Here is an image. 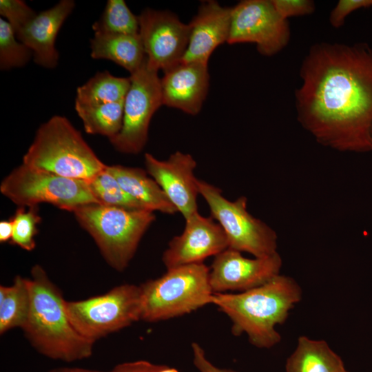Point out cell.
Instances as JSON below:
<instances>
[{
  "mask_svg": "<svg viewBox=\"0 0 372 372\" xmlns=\"http://www.w3.org/2000/svg\"><path fill=\"white\" fill-rule=\"evenodd\" d=\"M0 192L23 207L49 203L73 212L85 205L99 204L87 182L32 168L23 163L2 180Z\"/></svg>",
  "mask_w": 372,
  "mask_h": 372,
  "instance_id": "8",
  "label": "cell"
},
{
  "mask_svg": "<svg viewBox=\"0 0 372 372\" xmlns=\"http://www.w3.org/2000/svg\"><path fill=\"white\" fill-rule=\"evenodd\" d=\"M282 265L278 252L247 258L241 252L227 248L215 256L209 268L210 285L214 293L245 291L279 275Z\"/></svg>",
  "mask_w": 372,
  "mask_h": 372,
  "instance_id": "13",
  "label": "cell"
},
{
  "mask_svg": "<svg viewBox=\"0 0 372 372\" xmlns=\"http://www.w3.org/2000/svg\"><path fill=\"white\" fill-rule=\"evenodd\" d=\"M30 308L28 278L17 276L10 286H0V333L25 324Z\"/></svg>",
  "mask_w": 372,
  "mask_h": 372,
  "instance_id": "23",
  "label": "cell"
},
{
  "mask_svg": "<svg viewBox=\"0 0 372 372\" xmlns=\"http://www.w3.org/2000/svg\"><path fill=\"white\" fill-rule=\"evenodd\" d=\"M371 6L372 0H340L330 12L329 22L333 28H340L351 12Z\"/></svg>",
  "mask_w": 372,
  "mask_h": 372,
  "instance_id": "31",
  "label": "cell"
},
{
  "mask_svg": "<svg viewBox=\"0 0 372 372\" xmlns=\"http://www.w3.org/2000/svg\"><path fill=\"white\" fill-rule=\"evenodd\" d=\"M73 213L92 237L107 263L118 271L127 267L143 236L155 220L150 210L97 203L81 206Z\"/></svg>",
  "mask_w": 372,
  "mask_h": 372,
  "instance_id": "5",
  "label": "cell"
},
{
  "mask_svg": "<svg viewBox=\"0 0 372 372\" xmlns=\"http://www.w3.org/2000/svg\"><path fill=\"white\" fill-rule=\"evenodd\" d=\"M342 358L324 340L298 338L297 346L287 358L285 372H344Z\"/></svg>",
  "mask_w": 372,
  "mask_h": 372,
  "instance_id": "21",
  "label": "cell"
},
{
  "mask_svg": "<svg viewBox=\"0 0 372 372\" xmlns=\"http://www.w3.org/2000/svg\"><path fill=\"white\" fill-rule=\"evenodd\" d=\"M295 92L297 118L320 144L341 152L372 151V48L312 45Z\"/></svg>",
  "mask_w": 372,
  "mask_h": 372,
  "instance_id": "1",
  "label": "cell"
},
{
  "mask_svg": "<svg viewBox=\"0 0 372 372\" xmlns=\"http://www.w3.org/2000/svg\"><path fill=\"white\" fill-rule=\"evenodd\" d=\"M370 138H371V143H372V125H371V130H370Z\"/></svg>",
  "mask_w": 372,
  "mask_h": 372,
  "instance_id": "38",
  "label": "cell"
},
{
  "mask_svg": "<svg viewBox=\"0 0 372 372\" xmlns=\"http://www.w3.org/2000/svg\"><path fill=\"white\" fill-rule=\"evenodd\" d=\"M302 298V289L291 277L278 275L267 282L239 293H214L211 304L232 322L235 336L245 333L258 348L269 349L281 341L276 331Z\"/></svg>",
  "mask_w": 372,
  "mask_h": 372,
  "instance_id": "2",
  "label": "cell"
},
{
  "mask_svg": "<svg viewBox=\"0 0 372 372\" xmlns=\"http://www.w3.org/2000/svg\"><path fill=\"white\" fill-rule=\"evenodd\" d=\"M33 57L32 50L21 42L10 24L0 19V69L8 70L26 65Z\"/></svg>",
  "mask_w": 372,
  "mask_h": 372,
  "instance_id": "27",
  "label": "cell"
},
{
  "mask_svg": "<svg viewBox=\"0 0 372 372\" xmlns=\"http://www.w3.org/2000/svg\"><path fill=\"white\" fill-rule=\"evenodd\" d=\"M69 372H104V371H94V370H89L85 369H81V368H70ZM108 372H113L112 370Z\"/></svg>",
  "mask_w": 372,
  "mask_h": 372,
  "instance_id": "35",
  "label": "cell"
},
{
  "mask_svg": "<svg viewBox=\"0 0 372 372\" xmlns=\"http://www.w3.org/2000/svg\"><path fill=\"white\" fill-rule=\"evenodd\" d=\"M288 21L276 10L271 0H245L231 8L227 43H253L259 53L273 56L288 44Z\"/></svg>",
  "mask_w": 372,
  "mask_h": 372,
  "instance_id": "11",
  "label": "cell"
},
{
  "mask_svg": "<svg viewBox=\"0 0 372 372\" xmlns=\"http://www.w3.org/2000/svg\"><path fill=\"white\" fill-rule=\"evenodd\" d=\"M344 372H348V371L346 370V371H344Z\"/></svg>",
  "mask_w": 372,
  "mask_h": 372,
  "instance_id": "39",
  "label": "cell"
},
{
  "mask_svg": "<svg viewBox=\"0 0 372 372\" xmlns=\"http://www.w3.org/2000/svg\"><path fill=\"white\" fill-rule=\"evenodd\" d=\"M161 365L155 364L146 360H137L119 364L113 372H158Z\"/></svg>",
  "mask_w": 372,
  "mask_h": 372,
  "instance_id": "33",
  "label": "cell"
},
{
  "mask_svg": "<svg viewBox=\"0 0 372 372\" xmlns=\"http://www.w3.org/2000/svg\"><path fill=\"white\" fill-rule=\"evenodd\" d=\"M65 308L77 332L94 343L141 320V289L140 285L124 284L103 295L65 300Z\"/></svg>",
  "mask_w": 372,
  "mask_h": 372,
  "instance_id": "7",
  "label": "cell"
},
{
  "mask_svg": "<svg viewBox=\"0 0 372 372\" xmlns=\"http://www.w3.org/2000/svg\"><path fill=\"white\" fill-rule=\"evenodd\" d=\"M0 14L14 29L15 34L28 25L37 13L21 0H1Z\"/></svg>",
  "mask_w": 372,
  "mask_h": 372,
  "instance_id": "29",
  "label": "cell"
},
{
  "mask_svg": "<svg viewBox=\"0 0 372 372\" xmlns=\"http://www.w3.org/2000/svg\"><path fill=\"white\" fill-rule=\"evenodd\" d=\"M138 17L147 67L165 72L181 62L189 42V24L168 11L147 8Z\"/></svg>",
  "mask_w": 372,
  "mask_h": 372,
  "instance_id": "12",
  "label": "cell"
},
{
  "mask_svg": "<svg viewBox=\"0 0 372 372\" xmlns=\"http://www.w3.org/2000/svg\"><path fill=\"white\" fill-rule=\"evenodd\" d=\"M124 100L96 106L75 105L74 108L87 133L105 136L110 140L122 129Z\"/></svg>",
  "mask_w": 372,
  "mask_h": 372,
  "instance_id": "24",
  "label": "cell"
},
{
  "mask_svg": "<svg viewBox=\"0 0 372 372\" xmlns=\"http://www.w3.org/2000/svg\"><path fill=\"white\" fill-rule=\"evenodd\" d=\"M14 225L12 218L0 222V241L5 242L10 241L12 237Z\"/></svg>",
  "mask_w": 372,
  "mask_h": 372,
  "instance_id": "34",
  "label": "cell"
},
{
  "mask_svg": "<svg viewBox=\"0 0 372 372\" xmlns=\"http://www.w3.org/2000/svg\"><path fill=\"white\" fill-rule=\"evenodd\" d=\"M193 362L199 372H236L232 370L221 369L213 364L206 357L203 347L197 342L192 344Z\"/></svg>",
  "mask_w": 372,
  "mask_h": 372,
  "instance_id": "32",
  "label": "cell"
},
{
  "mask_svg": "<svg viewBox=\"0 0 372 372\" xmlns=\"http://www.w3.org/2000/svg\"><path fill=\"white\" fill-rule=\"evenodd\" d=\"M141 320L154 322L188 314L211 304L209 267L203 262L167 269L140 285Z\"/></svg>",
  "mask_w": 372,
  "mask_h": 372,
  "instance_id": "6",
  "label": "cell"
},
{
  "mask_svg": "<svg viewBox=\"0 0 372 372\" xmlns=\"http://www.w3.org/2000/svg\"><path fill=\"white\" fill-rule=\"evenodd\" d=\"M74 6L72 0H61L52 8L37 14L16 33L17 38L32 50L36 64L48 69L57 65L59 52L55 48L56 38Z\"/></svg>",
  "mask_w": 372,
  "mask_h": 372,
  "instance_id": "18",
  "label": "cell"
},
{
  "mask_svg": "<svg viewBox=\"0 0 372 372\" xmlns=\"http://www.w3.org/2000/svg\"><path fill=\"white\" fill-rule=\"evenodd\" d=\"M130 87L124 100L122 129L110 139L113 147L124 154H138L145 147L152 117L163 105L158 71L145 65L130 74Z\"/></svg>",
  "mask_w": 372,
  "mask_h": 372,
  "instance_id": "10",
  "label": "cell"
},
{
  "mask_svg": "<svg viewBox=\"0 0 372 372\" xmlns=\"http://www.w3.org/2000/svg\"><path fill=\"white\" fill-rule=\"evenodd\" d=\"M23 164L61 176L90 182L105 165L65 116L41 124L23 157Z\"/></svg>",
  "mask_w": 372,
  "mask_h": 372,
  "instance_id": "4",
  "label": "cell"
},
{
  "mask_svg": "<svg viewBox=\"0 0 372 372\" xmlns=\"http://www.w3.org/2000/svg\"><path fill=\"white\" fill-rule=\"evenodd\" d=\"M231 8L215 1L203 2L189 23V38L181 62L208 63L220 45L227 42L231 25Z\"/></svg>",
  "mask_w": 372,
  "mask_h": 372,
  "instance_id": "17",
  "label": "cell"
},
{
  "mask_svg": "<svg viewBox=\"0 0 372 372\" xmlns=\"http://www.w3.org/2000/svg\"><path fill=\"white\" fill-rule=\"evenodd\" d=\"M145 164L147 174L185 219L198 211V179L194 174L196 162L192 155L176 152L167 160L160 161L146 153Z\"/></svg>",
  "mask_w": 372,
  "mask_h": 372,
  "instance_id": "15",
  "label": "cell"
},
{
  "mask_svg": "<svg viewBox=\"0 0 372 372\" xmlns=\"http://www.w3.org/2000/svg\"><path fill=\"white\" fill-rule=\"evenodd\" d=\"M227 248V239L221 226L211 216L204 217L197 211L185 219L183 233L170 240L162 260L169 269L201 263Z\"/></svg>",
  "mask_w": 372,
  "mask_h": 372,
  "instance_id": "14",
  "label": "cell"
},
{
  "mask_svg": "<svg viewBox=\"0 0 372 372\" xmlns=\"http://www.w3.org/2000/svg\"><path fill=\"white\" fill-rule=\"evenodd\" d=\"M88 184L99 204L130 209H147L125 192L107 166Z\"/></svg>",
  "mask_w": 372,
  "mask_h": 372,
  "instance_id": "26",
  "label": "cell"
},
{
  "mask_svg": "<svg viewBox=\"0 0 372 372\" xmlns=\"http://www.w3.org/2000/svg\"><path fill=\"white\" fill-rule=\"evenodd\" d=\"M197 185L199 194L209 205L211 216L223 228L229 249L247 252L256 258L266 257L277 252L276 231L249 213L245 196L231 201L213 185L197 180Z\"/></svg>",
  "mask_w": 372,
  "mask_h": 372,
  "instance_id": "9",
  "label": "cell"
},
{
  "mask_svg": "<svg viewBox=\"0 0 372 372\" xmlns=\"http://www.w3.org/2000/svg\"><path fill=\"white\" fill-rule=\"evenodd\" d=\"M107 169L125 192L147 209L167 214L178 212L161 187L145 170L118 165H107Z\"/></svg>",
  "mask_w": 372,
  "mask_h": 372,
  "instance_id": "19",
  "label": "cell"
},
{
  "mask_svg": "<svg viewBox=\"0 0 372 372\" xmlns=\"http://www.w3.org/2000/svg\"><path fill=\"white\" fill-rule=\"evenodd\" d=\"M371 7H372V6H371Z\"/></svg>",
  "mask_w": 372,
  "mask_h": 372,
  "instance_id": "40",
  "label": "cell"
},
{
  "mask_svg": "<svg viewBox=\"0 0 372 372\" xmlns=\"http://www.w3.org/2000/svg\"><path fill=\"white\" fill-rule=\"evenodd\" d=\"M158 372H178L175 368H170L167 366L161 365Z\"/></svg>",
  "mask_w": 372,
  "mask_h": 372,
  "instance_id": "36",
  "label": "cell"
},
{
  "mask_svg": "<svg viewBox=\"0 0 372 372\" xmlns=\"http://www.w3.org/2000/svg\"><path fill=\"white\" fill-rule=\"evenodd\" d=\"M70 368H59L53 369L49 372H69Z\"/></svg>",
  "mask_w": 372,
  "mask_h": 372,
  "instance_id": "37",
  "label": "cell"
},
{
  "mask_svg": "<svg viewBox=\"0 0 372 372\" xmlns=\"http://www.w3.org/2000/svg\"><path fill=\"white\" fill-rule=\"evenodd\" d=\"M90 49L92 59L112 61L130 74L138 71L147 61L139 34H94L90 41Z\"/></svg>",
  "mask_w": 372,
  "mask_h": 372,
  "instance_id": "20",
  "label": "cell"
},
{
  "mask_svg": "<svg viewBox=\"0 0 372 372\" xmlns=\"http://www.w3.org/2000/svg\"><path fill=\"white\" fill-rule=\"evenodd\" d=\"M12 219L14 230L10 242L26 251L34 249L36 245L34 236L37 233V226L41 222L37 207H29L28 210L20 207Z\"/></svg>",
  "mask_w": 372,
  "mask_h": 372,
  "instance_id": "28",
  "label": "cell"
},
{
  "mask_svg": "<svg viewBox=\"0 0 372 372\" xmlns=\"http://www.w3.org/2000/svg\"><path fill=\"white\" fill-rule=\"evenodd\" d=\"M208 63L180 62L161 79L163 105L197 114L206 98L209 83Z\"/></svg>",
  "mask_w": 372,
  "mask_h": 372,
  "instance_id": "16",
  "label": "cell"
},
{
  "mask_svg": "<svg viewBox=\"0 0 372 372\" xmlns=\"http://www.w3.org/2000/svg\"><path fill=\"white\" fill-rule=\"evenodd\" d=\"M130 83V77H117L108 71L97 72L78 87L75 105L96 106L124 100Z\"/></svg>",
  "mask_w": 372,
  "mask_h": 372,
  "instance_id": "22",
  "label": "cell"
},
{
  "mask_svg": "<svg viewBox=\"0 0 372 372\" xmlns=\"http://www.w3.org/2000/svg\"><path fill=\"white\" fill-rule=\"evenodd\" d=\"M94 34H138V17L123 0H108L99 20L92 25Z\"/></svg>",
  "mask_w": 372,
  "mask_h": 372,
  "instance_id": "25",
  "label": "cell"
},
{
  "mask_svg": "<svg viewBox=\"0 0 372 372\" xmlns=\"http://www.w3.org/2000/svg\"><path fill=\"white\" fill-rule=\"evenodd\" d=\"M30 273V308L21 328L30 344L52 360L70 362L90 357L94 343L79 334L70 322L61 291L39 265Z\"/></svg>",
  "mask_w": 372,
  "mask_h": 372,
  "instance_id": "3",
  "label": "cell"
},
{
  "mask_svg": "<svg viewBox=\"0 0 372 372\" xmlns=\"http://www.w3.org/2000/svg\"><path fill=\"white\" fill-rule=\"evenodd\" d=\"M278 14L285 19L291 17L309 15L314 12L316 6L311 0H271Z\"/></svg>",
  "mask_w": 372,
  "mask_h": 372,
  "instance_id": "30",
  "label": "cell"
}]
</instances>
